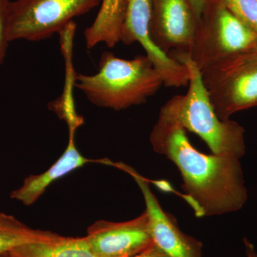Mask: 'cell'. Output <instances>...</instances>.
Segmentation results:
<instances>
[{"label": "cell", "mask_w": 257, "mask_h": 257, "mask_svg": "<svg viewBox=\"0 0 257 257\" xmlns=\"http://www.w3.org/2000/svg\"><path fill=\"white\" fill-rule=\"evenodd\" d=\"M186 131L177 123L157 121L150 141L154 151L178 169L184 197L196 215H221L241 209L248 194L240 160L198 151Z\"/></svg>", "instance_id": "obj_1"}, {"label": "cell", "mask_w": 257, "mask_h": 257, "mask_svg": "<svg viewBox=\"0 0 257 257\" xmlns=\"http://www.w3.org/2000/svg\"><path fill=\"white\" fill-rule=\"evenodd\" d=\"M170 56L187 67L188 90L167 101L161 108L157 121L177 123L202 138L213 155L240 160L246 153L244 128L232 120L219 119L204 87L201 71L188 52H173Z\"/></svg>", "instance_id": "obj_2"}, {"label": "cell", "mask_w": 257, "mask_h": 257, "mask_svg": "<svg viewBox=\"0 0 257 257\" xmlns=\"http://www.w3.org/2000/svg\"><path fill=\"white\" fill-rule=\"evenodd\" d=\"M163 85L162 75L146 55L124 60L104 52L96 73L76 75L75 87L88 100L116 111L144 104Z\"/></svg>", "instance_id": "obj_3"}, {"label": "cell", "mask_w": 257, "mask_h": 257, "mask_svg": "<svg viewBox=\"0 0 257 257\" xmlns=\"http://www.w3.org/2000/svg\"><path fill=\"white\" fill-rule=\"evenodd\" d=\"M257 35L221 0H209L188 52L200 71L218 61L256 50Z\"/></svg>", "instance_id": "obj_4"}, {"label": "cell", "mask_w": 257, "mask_h": 257, "mask_svg": "<svg viewBox=\"0 0 257 257\" xmlns=\"http://www.w3.org/2000/svg\"><path fill=\"white\" fill-rule=\"evenodd\" d=\"M211 104L221 120L257 106V51L218 61L201 71Z\"/></svg>", "instance_id": "obj_5"}, {"label": "cell", "mask_w": 257, "mask_h": 257, "mask_svg": "<svg viewBox=\"0 0 257 257\" xmlns=\"http://www.w3.org/2000/svg\"><path fill=\"white\" fill-rule=\"evenodd\" d=\"M101 0H14L10 2L8 35L10 42L47 40L74 18L99 6Z\"/></svg>", "instance_id": "obj_6"}, {"label": "cell", "mask_w": 257, "mask_h": 257, "mask_svg": "<svg viewBox=\"0 0 257 257\" xmlns=\"http://www.w3.org/2000/svg\"><path fill=\"white\" fill-rule=\"evenodd\" d=\"M150 22L151 0H125L121 42L126 45L138 42L143 47L162 75L164 85L170 87L188 85L187 67L162 52L152 41Z\"/></svg>", "instance_id": "obj_7"}, {"label": "cell", "mask_w": 257, "mask_h": 257, "mask_svg": "<svg viewBox=\"0 0 257 257\" xmlns=\"http://www.w3.org/2000/svg\"><path fill=\"white\" fill-rule=\"evenodd\" d=\"M85 237L96 257H131L155 244L146 210L122 222L96 221Z\"/></svg>", "instance_id": "obj_8"}, {"label": "cell", "mask_w": 257, "mask_h": 257, "mask_svg": "<svg viewBox=\"0 0 257 257\" xmlns=\"http://www.w3.org/2000/svg\"><path fill=\"white\" fill-rule=\"evenodd\" d=\"M110 165L128 174L140 187L146 204L150 229L155 244L170 257H202V242L184 234L179 229L175 218L163 210L150 189L148 179L122 162H111Z\"/></svg>", "instance_id": "obj_9"}, {"label": "cell", "mask_w": 257, "mask_h": 257, "mask_svg": "<svg viewBox=\"0 0 257 257\" xmlns=\"http://www.w3.org/2000/svg\"><path fill=\"white\" fill-rule=\"evenodd\" d=\"M197 26L188 0H151L152 40L167 55L189 52Z\"/></svg>", "instance_id": "obj_10"}, {"label": "cell", "mask_w": 257, "mask_h": 257, "mask_svg": "<svg viewBox=\"0 0 257 257\" xmlns=\"http://www.w3.org/2000/svg\"><path fill=\"white\" fill-rule=\"evenodd\" d=\"M92 162L102 163V160L93 161L83 156L76 146L75 133L69 132L68 145L62 156L43 173L26 177L21 187L11 192L10 198L24 205H32L38 200L51 184Z\"/></svg>", "instance_id": "obj_11"}, {"label": "cell", "mask_w": 257, "mask_h": 257, "mask_svg": "<svg viewBox=\"0 0 257 257\" xmlns=\"http://www.w3.org/2000/svg\"><path fill=\"white\" fill-rule=\"evenodd\" d=\"M125 0H101L98 14L84 31L88 49L104 44L113 48L121 42Z\"/></svg>", "instance_id": "obj_12"}, {"label": "cell", "mask_w": 257, "mask_h": 257, "mask_svg": "<svg viewBox=\"0 0 257 257\" xmlns=\"http://www.w3.org/2000/svg\"><path fill=\"white\" fill-rule=\"evenodd\" d=\"M8 257H96L85 236L58 235L50 241L22 245L10 251Z\"/></svg>", "instance_id": "obj_13"}, {"label": "cell", "mask_w": 257, "mask_h": 257, "mask_svg": "<svg viewBox=\"0 0 257 257\" xmlns=\"http://www.w3.org/2000/svg\"><path fill=\"white\" fill-rule=\"evenodd\" d=\"M58 235L50 231L32 229L14 216L0 212V256L22 245L50 241Z\"/></svg>", "instance_id": "obj_14"}, {"label": "cell", "mask_w": 257, "mask_h": 257, "mask_svg": "<svg viewBox=\"0 0 257 257\" xmlns=\"http://www.w3.org/2000/svg\"><path fill=\"white\" fill-rule=\"evenodd\" d=\"M244 25L257 35V0H221Z\"/></svg>", "instance_id": "obj_15"}, {"label": "cell", "mask_w": 257, "mask_h": 257, "mask_svg": "<svg viewBox=\"0 0 257 257\" xmlns=\"http://www.w3.org/2000/svg\"><path fill=\"white\" fill-rule=\"evenodd\" d=\"M10 0H0V64L3 63L9 39L8 35V13Z\"/></svg>", "instance_id": "obj_16"}, {"label": "cell", "mask_w": 257, "mask_h": 257, "mask_svg": "<svg viewBox=\"0 0 257 257\" xmlns=\"http://www.w3.org/2000/svg\"><path fill=\"white\" fill-rule=\"evenodd\" d=\"M188 1L192 7L194 15H195L198 23H199L201 17H202L209 0H188Z\"/></svg>", "instance_id": "obj_17"}, {"label": "cell", "mask_w": 257, "mask_h": 257, "mask_svg": "<svg viewBox=\"0 0 257 257\" xmlns=\"http://www.w3.org/2000/svg\"><path fill=\"white\" fill-rule=\"evenodd\" d=\"M131 257H170L167 253L164 252L156 244H154L151 247L147 248L143 252Z\"/></svg>", "instance_id": "obj_18"}, {"label": "cell", "mask_w": 257, "mask_h": 257, "mask_svg": "<svg viewBox=\"0 0 257 257\" xmlns=\"http://www.w3.org/2000/svg\"><path fill=\"white\" fill-rule=\"evenodd\" d=\"M246 254L247 257H257V252L252 243L250 242L248 239H243Z\"/></svg>", "instance_id": "obj_19"}, {"label": "cell", "mask_w": 257, "mask_h": 257, "mask_svg": "<svg viewBox=\"0 0 257 257\" xmlns=\"http://www.w3.org/2000/svg\"><path fill=\"white\" fill-rule=\"evenodd\" d=\"M256 50V51H257V46H256V50Z\"/></svg>", "instance_id": "obj_20"}]
</instances>
